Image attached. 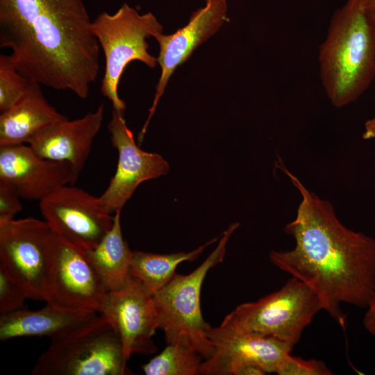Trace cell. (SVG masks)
Instances as JSON below:
<instances>
[{
	"mask_svg": "<svg viewBox=\"0 0 375 375\" xmlns=\"http://www.w3.org/2000/svg\"><path fill=\"white\" fill-rule=\"evenodd\" d=\"M120 212L114 213L112 226L97 246L85 251L108 292L122 288L131 277L130 266L133 251L122 236Z\"/></svg>",
	"mask_w": 375,
	"mask_h": 375,
	"instance_id": "d6986e66",
	"label": "cell"
},
{
	"mask_svg": "<svg viewBox=\"0 0 375 375\" xmlns=\"http://www.w3.org/2000/svg\"><path fill=\"white\" fill-rule=\"evenodd\" d=\"M53 236L45 220L33 217L0 225V265L28 299L46 301Z\"/></svg>",
	"mask_w": 375,
	"mask_h": 375,
	"instance_id": "ba28073f",
	"label": "cell"
},
{
	"mask_svg": "<svg viewBox=\"0 0 375 375\" xmlns=\"http://www.w3.org/2000/svg\"><path fill=\"white\" fill-rule=\"evenodd\" d=\"M120 338L104 316L97 313L51 339L39 357L33 375H124L129 374Z\"/></svg>",
	"mask_w": 375,
	"mask_h": 375,
	"instance_id": "277c9868",
	"label": "cell"
},
{
	"mask_svg": "<svg viewBox=\"0 0 375 375\" xmlns=\"http://www.w3.org/2000/svg\"><path fill=\"white\" fill-rule=\"evenodd\" d=\"M363 9L375 28V0H361Z\"/></svg>",
	"mask_w": 375,
	"mask_h": 375,
	"instance_id": "4316f807",
	"label": "cell"
},
{
	"mask_svg": "<svg viewBox=\"0 0 375 375\" xmlns=\"http://www.w3.org/2000/svg\"><path fill=\"white\" fill-rule=\"evenodd\" d=\"M239 226L238 222L231 224L215 249L194 270L188 274H176L153 294L159 328L164 332L167 344L189 347L205 359L212 355L213 346L206 335L209 324L204 321L201 310V288L209 270L224 260L227 242Z\"/></svg>",
	"mask_w": 375,
	"mask_h": 375,
	"instance_id": "5b68a950",
	"label": "cell"
},
{
	"mask_svg": "<svg viewBox=\"0 0 375 375\" xmlns=\"http://www.w3.org/2000/svg\"><path fill=\"white\" fill-rule=\"evenodd\" d=\"M323 310L316 293L291 276L278 290L238 306L222 324L242 331L272 337L294 347L305 328Z\"/></svg>",
	"mask_w": 375,
	"mask_h": 375,
	"instance_id": "52a82bcc",
	"label": "cell"
},
{
	"mask_svg": "<svg viewBox=\"0 0 375 375\" xmlns=\"http://www.w3.org/2000/svg\"><path fill=\"white\" fill-rule=\"evenodd\" d=\"M104 103L93 112L51 125L28 144L40 156L68 162L77 180L90 153L94 140L104 119Z\"/></svg>",
	"mask_w": 375,
	"mask_h": 375,
	"instance_id": "2e32d148",
	"label": "cell"
},
{
	"mask_svg": "<svg viewBox=\"0 0 375 375\" xmlns=\"http://www.w3.org/2000/svg\"><path fill=\"white\" fill-rule=\"evenodd\" d=\"M226 13V0H208L203 8L197 9L191 15L185 26L172 34L164 35L162 33L154 37L159 44L157 62L160 66L161 74L147 119L138 135L139 143L143 140L173 72L190 58L201 44L218 31L227 19Z\"/></svg>",
	"mask_w": 375,
	"mask_h": 375,
	"instance_id": "5bb4252c",
	"label": "cell"
},
{
	"mask_svg": "<svg viewBox=\"0 0 375 375\" xmlns=\"http://www.w3.org/2000/svg\"><path fill=\"white\" fill-rule=\"evenodd\" d=\"M214 352L202 362L199 374L234 375L244 365H256L276 373L294 346L272 337L240 331L223 324L206 328Z\"/></svg>",
	"mask_w": 375,
	"mask_h": 375,
	"instance_id": "8fae6325",
	"label": "cell"
},
{
	"mask_svg": "<svg viewBox=\"0 0 375 375\" xmlns=\"http://www.w3.org/2000/svg\"><path fill=\"white\" fill-rule=\"evenodd\" d=\"M107 292L85 250L54 233L45 302L70 312L98 313Z\"/></svg>",
	"mask_w": 375,
	"mask_h": 375,
	"instance_id": "9c48e42d",
	"label": "cell"
},
{
	"mask_svg": "<svg viewBox=\"0 0 375 375\" xmlns=\"http://www.w3.org/2000/svg\"><path fill=\"white\" fill-rule=\"evenodd\" d=\"M278 375H332L326 363L316 359L305 360L289 355L276 372Z\"/></svg>",
	"mask_w": 375,
	"mask_h": 375,
	"instance_id": "cb8c5ba5",
	"label": "cell"
},
{
	"mask_svg": "<svg viewBox=\"0 0 375 375\" xmlns=\"http://www.w3.org/2000/svg\"><path fill=\"white\" fill-rule=\"evenodd\" d=\"M319 76L335 108L356 101L375 78V28L361 0H347L333 15L319 48Z\"/></svg>",
	"mask_w": 375,
	"mask_h": 375,
	"instance_id": "3957f363",
	"label": "cell"
},
{
	"mask_svg": "<svg viewBox=\"0 0 375 375\" xmlns=\"http://www.w3.org/2000/svg\"><path fill=\"white\" fill-rule=\"evenodd\" d=\"M0 181L12 186L21 199L41 201L75 179L67 162L44 158L24 144L0 145Z\"/></svg>",
	"mask_w": 375,
	"mask_h": 375,
	"instance_id": "9a60e30c",
	"label": "cell"
},
{
	"mask_svg": "<svg viewBox=\"0 0 375 375\" xmlns=\"http://www.w3.org/2000/svg\"><path fill=\"white\" fill-rule=\"evenodd\" d=\"M203 357L195 350L180 344H167L142 366L146 375L199 374Z\"/></svg>",
	"mask_w": 375,
	"mask_h": 375,
	"instance_id": "44dd1931",
	"label": "cell"
},
{
	"mask_svg": "<svg viewBox=\"0 0 375 375\" xmlns=\"http://www.w3.org/2000/svg\"><path fill=\"white\" fill-rule=\"evenodd\" d=\"M97 313L83 314L64 310L47 303L37 310L24 308L1 315L0 340L19 337L48 336L53 339L88 319Z\"/></svg>",
	"mask_w": 375,
	"mask_h": 375,
	"instance_id": "ac0fdd59",
	"label": "cell"
},
{
	"mask_svg": "<svg viewBox=\"0 0 375 375\" xmlns=\"http://www.w3.org/2000/svg\"><path fill=\"white\" fill-rule=\"evenodd\" d=\"M362 322L365 330L375 336V295L366 308Z\"/></svg>",
	"mask_w": 375,
	"mask_h": 375,
	"instance_id": "484cf974",
	"label": "cell"
},
{
	"mask_svg": "<svg viewBox=\"0 0 375 375\" xmlns=\"http://www.w3.org/2000/svg\"><path fill=\"white\" fill-rule=\"evenodd\" d=\"M20 196L10 184L0 181V225L14 219L22 210Z\"/></svg>",
	"mask_w": 375,
	"mask_h": 375,
	"instance_id": "d4e9b609",
	"label": "cell"
},
{
	"mask_svg": "<svg viewBox=\"0 0 375 375\" xmlns=\"http://www.w3.org/2000/svg\"><path fill=\"white\" fill-rule=\"evenodd\" d=\"M28 299L24 289L0 265V314L4 315L24 308Z\"/></svg>",
	"mask_w": 375,
	"mask_h": 375,
	"instance_id": "603a6c76",
	"label": "cell"
},
{
	"mask_svg": "<svg viewBox=\"0 0 375 375\" xmlns=\"http://www.w3.org/2000/svg\"><path fill=\"white\" fill-rule=\"evenodd\" d=\"M30 81L23 97L0 115V145L29 143L55 123L67 119L52 106L41 89Z\"/></svg>",
	"mask_w": 375,
	"mask_h": 375,
	"instance_id": "e0dca14e",
	"label": "cell"
},
{
	"mask_svg": "<svg viewBox=\"0 0 375 375\" xmlns=\"http://www.w3.org/2000/svg\"><path fill=\"white\" fill-rule=\"evenodd\" d=\"M83 0H0V45L28 80L86 99L100 46Z\"/></svg>",
	"mask_w": 375,
	"mask_h": 375,
	"instance_id": "7a4b0ae2",
	"label": "cell"
},
{
	"mask_svg": "<svg viewBox=\"0 0 375 375\" xmlns=\"http://www.w3.org/2000/svg\"><path fill=\"white\" fill-rule=\"evenodd\" d=\"M280 168L299 191L296 218L284 231L295 245L272 251L271 262L308 285L323 310L345 329L344 303L366 309L375 295V238L346 227L333 206L308 190L281 163Z\"/></svg>",
	"mask_w": 375,
	"mask_h": 375,
	"instance_id": "6da1fadb",
	"label": "cell"
},
{
	"mask_svg": "<svg viewBox=\"0 0 375 375\" xmlns=\"http://www.w3.org/2000/svg\"><path fill=\"white\" fill-rule=\"evenodd\" d=\"M362 138L364 140L375 139V116L365 122Z\"/></svg>",
	"mask_w": 375,
	"mask_h": 375,
	"instance_id": "83f0119b",
	"label": "cell"
},
{
	"mask_svg": "<svg viewBox=\"0 0 375 375\" xmlns=\"http://www.w3.org/2000/svg\"><path fill=\"white\" fill-rule=\"evenodd\" d=\"M98 313L115 328L127 360L133 353L156 352L158 310L153 293L139 279L131 276L122 288L108 292Z\"/></svg>",
	"mask_w": 375,
	"mask_h": 375,
	"instance_id": "7c38bea8",
	"label": "cell"
},
{
	"mask_svg": "<svg viewBox=\"0 0 375 375\" xmlns=\"http://www.w3.org/2000/svg\"><path fill=\"white\" fill-rule=\"evenodd\" d=\"M40 209L55 233L85 251L97 246L114 222L100 197L72 185H63L40 201Z\"/></svg>",
	"mask_w": 375,
	"mask_h": 375,
	"instance_id": "30bf717a",
	"label": "cell"
},
{
	"mask_svg": "<svg viewBox=\"0 0 375 375\" xmlns=\"http://www.w3.org/2000/svg\"><path fill=\"white\" fill-rule=\"evenodd\" d=\"M91 30L105 57L101 92L112 108L125 111L126 103L118 94L119 81L126 66L139 60L150 68L157 58L148 51L147 39L162 33V26L151 12L140 15L126 3L114 13L103 12L92 21Z\"/></svg>",
	"mask_w": 375,
	"mask_h": 375,
	"instance_id": "8992f818",
	"label": "cell"
},
{
	"mask_svg": "<svg viewBox=\"0 0 375 375\" xmlns=\"http://www.w3.org/2000/svg\"><path fill=\"white\" fill-rule=\"evenodd\" d=\"M108 129L112 144L118 151V162L115 174L100 198L115 213L121 211L141 183L165 175L169 165L158 153L146 152L138 147L127 126L124 111L112 108Z\"/></svg>",
	"mask_w": 375,
	"mask_h": 375,
	"instance_id": "4fadbf2b",
	"label": "cell"
},
{
	"mask_svg": "<svg viewBox=\"0 0 375 375\" xmlns=\"http://www.w3.org/2000/svg\"><path fill=\"white\" fill-rule=\"evenodd\" d=\"M30 81L17 69L9 54L0 55V110L12 107L26 92Z\"/></svg>",
	"mask_w": 375,
	"mask_h": 375,
	"instance_id": "7402d4cb",
	"label": "cell"
},
{
	"mask_svg": "<svg viewBox=\"0 0 375 375\" xmlns=\"http://www.w3.org/2000/svg\"><path fill=\"white\" fill-rule=\"evenodd\" d=\"M206 1H208V0H205Z\"/></svg>",
	"mask_w": 375,
	"mask_h": 375,
	"instance_id": "f1b7e54d",
	"label": "cell"
},
{
	"mask_svg": "<svg viewBox=\"0 0 375 375\" xmlns=\"http://www.w3.org/2000/svg\"><path fill=\"white\" fill-rule=\"evenodd\" d=\"M217 238L189 252L157 254L140 251H133L130 275L139 279L153 294L165 286L176 274L178 265L185 261L192 262Z\"/></svg>",
	"mask_w": 375,
	"mask_h": 375,
	"instance_id": "ffe728a7",
	"label": "cell"
}]
</instances>
